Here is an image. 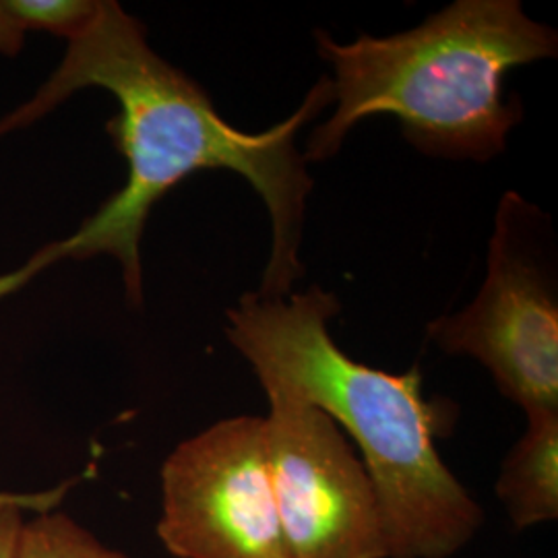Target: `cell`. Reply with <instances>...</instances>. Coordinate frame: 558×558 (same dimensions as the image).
I'll use <instances>...</instances> for the list:
<instances>
[{"label":"cell","mask_w":558,"mask_h":558,"mask_svg":"<svg viewBox=\"0 0 558 558\" xmlns=\"http://www.w3.org/2000/svg\"><path fill=\"white\" fill-rule=\"evenodd\" d=\"M85 87H101L119 100V117L108 122V131L129 161L126 184L75 234L46 244L20 269L0 276V299L60 260L110 255L122 267L126 299L141 306V236L151 209L179 182L211 168L234 170L265 201L274 244L257 294L288 296L302 276L299 246L313 189L294 140L333 101L331 80L320 77L290 119L263 133H244L221 119L205 89L151 50L140 21L119 2L100 0L94 20L69 40L54 75L0 120V137L36 122Z\"/></svg>","instance_id":"1"},{"label":"cell","mask_w":558,"mask_h":558,"mask_svg":"<svg viewBox=\"0 0 558 558\" xmlns=\"http://www.w3.org/2000/svg\"><path fill=\"white\" fill-rule=\"evenodd\" d=\"M339 300L323 288L288 299L246 294L228 311V338L260 383L313 403L359 445L375 486L389 558H451L486 515L437 449L447 408L422 396V373L391 375L339 350L329 319Z\"/></svg>","instance_id":"2"},{"label":"cell","mask_w":558,"mask_h":558,"mask_svg":"<svg viewBox=\"0 0 558 558\" xmlns=\"http://www.w3.org/2000/svg\"><path fill=\"white\" fill-rule=\"evenodd\" d=\"M315 38L333 64L336 112L311 133L304 161L333 158L375 114H393L426 156L490 160L521 120L519 100L502 98L507 73L558 52L557 32L530 20L518 0H458L391 38Z\"/></svg>","instance_id":"3"},{"label":"cell","mask_w":558,"mask_h":558,"mask_svg":"<svg viewBox=\"0 0 558 558\" xmlns=\"http://www.w3.org/2000/svg\"><path fill=\"white\" fill-rule=\"evenodd\" d=\"M156 534L174 558H288L265 418L236 416L182 440L161 465Z\"/></svg>","instance_id":"4"},{"label":"cell","mask_w":558,"mask_h":558,"mask_svg":"<svg viewBox=\"0 0 558 558\" xmlns=\"http://www.w3.org/2000/svg\"><path fill=\"white\" fill-rule=\"evenodd\" d=\"M532 211L515 193L502 197L478 296L458 315L428 325L435 345L478 360L525 416L558 410V304L523 240Z\"/></svg>","instance_id":"5"},{"label":"cell","mask_w":558,"mask_h":558,"mask_svg":"<svg viewBox=\"0 0 558 558\" xmlns=\"http://www.w3.org/2000/svg\"><path fill=\"white\" fill-rule=\"evenodd\" d=\"M260 385L288 558H389L375 486L341 428L278 383Z\"/></svg>","instance_id":"6"},{"label":"cell","mask_w":558,"mask_h":558,"mask_svg":"<svg viewBox=\"0 0 558 558\" xmlns=\"http://www.w3.org/2000/svg\"><path fill=\"white\" fill-rule=\"evenodd\" d=\"M495 493L515 530L558 518V410L527 414V428L500 465Z\"/></svg>","instance_id":"7"},{"label":"cell","mask_w":558,"mask_h":558,"mask_svg":"<svg viewBox=\"0 0 558 558\" xmlns=\"http://www.w3.org/2000/svg\"><path fill=\"white\" fill-rule=\"evenodd\" d=\"M15 558L131 557L106 546L71 515L60 511H46L23 521Z\"/></svg>","instance_id":"8"},{"label":"cell","mask_w":558,"mask_h":558,"mask_svg":"<svg viewBox=\"0 0 558 558\" xmlns=\"http://www.w3.org/2000/svg\"><path fill=\"white\" fill-rule=\"evenodd\" d=\"M4 2L25 32L41 29V32L62 36L66 40L75 38L81 29L94 20L100 4L94 0H4Z\"/></svg>","instance_id":"9"},{"label":"cell","mask_w":558,"mask_h":558,"mask_svg":"<svg viewBox=\"0 0 558 558\" xmlns=\"http://www.w3.org/2000/svg\"><path fill=\"white\" fill-rule=\"evenodd\" d=\"M23 521V507L17 497L0 495V558H15Z\"/></svg>","instance_id":"10"},{"label":"cell","mask_w":558,"mask_h":558,"mask_svg":"<svg viewBox=\"0 0 558 558\" xmlns=\"http://www.w3.org/2000/svg\"><path fill=\"white\" fill-rule=\"evenodd\" d=\"M25 40V29L20 21L13 17L7 2L0 0V52L7 57H15Z\"/></svg>","instance_id":"11"}]
</instances>
